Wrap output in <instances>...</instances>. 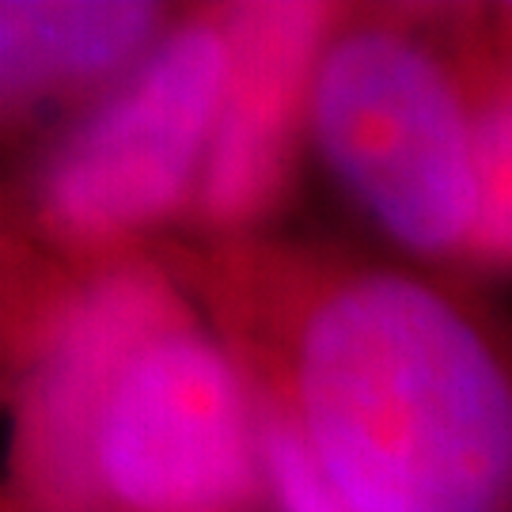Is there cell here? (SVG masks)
I'll use <instances>...</instances> for the list:
<instances>
[{"mask_svg":"<svg viewBox=\"0 0 512 512\" xmlns=\"http://www.w3.org/2000/svg\"><path fill=\"white\" fill-rule=\"evenodd\" d=\"M349 512H512V346L437 277L236 236L183 262Z\"/></svg>","mask_w":512,"mask_h":512,"instance_id":"6da1fadb","label":"cell"},{"mask_svg":"<svg viewBox=\"0 0 512 512\" xmlns=\"http://www.w3.org/2000/svg\"><path fill=\"white\" fill-rule=\"evenodd\" d=\"M16 440L50 512H247L270 497L243 368L145 262L50 311Z\"/></svg>","mask_w":512,"mask_h":512,"instance_id":"7a4b0ae2","label":"cell"},{"mask_svg":"<svg viewBox=\"0 0 512 512\" xmlns=\"http://www.w3.org/2000/svg\"><path fill=\"white\" fill-rule=\"evenodd\" d=\"M308 141L403 255L467 258L478 209L467 46L395 16H338L308 92Z\"/></svg>","mask_w":512,"mask_h":512,"instance_id":"3957f363","label":"cell"},{"mask_svg":"<svg viewBox=\"0 0 512 512\" xmlns=\"http://www.w3.org/2000/svg\"><path fill=\"white\" fill-rule=\"evenodd\" d=\"M228 84L220 16L175 23L103 99L76 114L35 175L46 239L88 258L122 255L137 236L194 209Z\"/></svg>","mask_w":512,"mask_h":512,"instance_id":"277c9868","label":"cell"},{"mask_svg":"<svg viewBox=\"0 0 512 512\" xmlns=\"http://www.w3.org/2000/svg\"><path fill=\"white\" fill-rule=\"evenodd\" d=\"M323 4H239L224 12L228 84L194 217L220 239L251 236L293 171L308 137V92L334 27Z\"/></svg>","mask_w":512,"mask_h":512,"instance_id":"5b68a950","label":"cell"},{"mask_svg":"<svg viewBox=\"0 0 512 512\" xmlns=\"http://www.w3.org/2000/svg\"><path fill=\"white\" fill-rule=\"evenodd\" d=\"M164 4L4 0L0 92L8 126L35 122L118 88L167 35Z\"/></svg>","mask_w":512,"mask_h":512,"instance_id":"8992f818","label":"cell"},{"mask_svg":"<svg viewBox=\"0 0 512 512\" xmlns=\"http://www.w3.org/2000/svg\"><path fill=\"white\" fill-rule=\"evenodd\" d=\"M475 99L478 209L467 258L478 270L512 274V35L467 46Z\"/></svg>","mask_w":512,"mask_h":512,"instance_id":"52a82bcc","label":"cell"},{"mask_svg":"<svg viewBox=\"0 0 512 512\" xmlns=\"http://www.w3.org/2000/svg\"><path fill=\"white\" fill-rule=\"evenodd\" d=\"M258 452H262V478L266 494L281 512H349V505L319 471L296 429L277 414L266 399L255 395Z\"/></svg>","mask_w":512,"mask_h":512,"instance_id":"ba28073f","label":"cell"},{"mask_svg":"<svg viewBox=\"0 0 512 512\" xmlns=\"http://www.w3.org/2000/svg\"><path fill=\"white\" fill-rule=\"evenodd\" d=\"M501 23L509 27V35H512V4H505V8H501Z\"/></svg>","mask_w":512,"mask_h":512,"instance_id":"9c48e42d","label":"cell"}]
</instances>
